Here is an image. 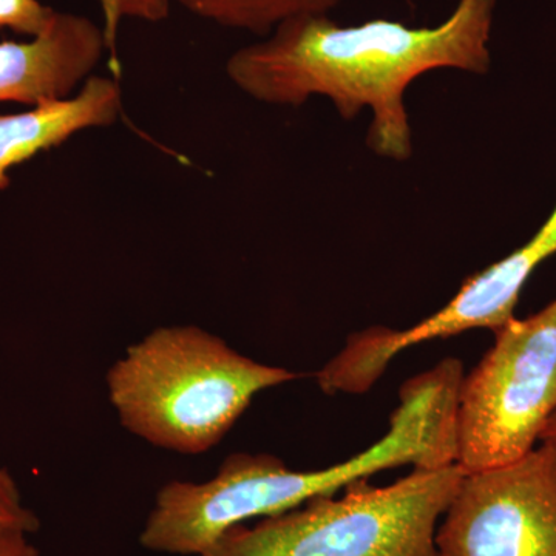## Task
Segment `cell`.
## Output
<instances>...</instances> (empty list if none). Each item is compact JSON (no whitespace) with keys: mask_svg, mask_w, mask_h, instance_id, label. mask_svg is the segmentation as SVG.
Wrapping results in <instances>:
<instances>
[{"mask_svg":"<svg viewBox=\"0 0 556 556\" xmlns=\"http://www.w3.org/2000/svg\"><path fill=\"white\" fill-rule=\"evenodd\" d=\"M495 9L496 0H459L447 20L420 28L388 20L342 27L328 14H303L233 51L226 75L265 104L300 108L324 97L346 121L369 109V150L407 161L413 155L405 108L409 84L439 68L489 73Z\"/></svg>","mask_w":556,"mask_h":556,"instance_id":"6da1fadb","label":"cell"},{"mask_svg":"<svg viewBox=\"0 0 556 556\" xmlns=\"http://www.w3.org/2000/svg\"><path fill=\"white\" fill-rule=\"evenodd\" d=\"M463 362L448 357L409 379L386 437L324 470H291L273 455L236 453L204 482L170 481L156 495L142 529V547L199 556L223 533L249 519L276 517L316 496L336 495L388 468L456 463L457 394Z\"/></svg>","mask_w":556,"mask_h":556,"instance_id":"7a4b0ae2","label":"cell"},{"mask_svg":"<svg viewBox=\"0 0 556 556\" xmlns=\"http://www.w3.org/2000/svg\"><path fill=\"white\" fill-rule=\"evenodd\" d=\"M302 378L233 350L195 325L153 329L108 372L121 426L179 455H201L225 439L262 391Z\"/></svg>","mask_w":556,"mask_h":556,"instance_id":"3957f363","label":"cell"},{"mask_svg":"<svg viewBox=\"0 0 556 556\" xmlns=\"http://www.w3.org/2000/svg\"><path fill=\"white\" fill-rule=\"evenodd\" d=\"M464 473L453 463L413 467L386 486L358 479L340 497L232 527L199 556H438L439 521Z\"/></svg>","mask_w":556,"mask_h":556,"instance_id":"277c9868","label":"cell"},{"mask_svg":"<svg viewBox=\"0 0 556 556\" xmlns=\"http://www.w3.org/2000/svg\"><path fill=\"white\" fill-rule=\"evenodd\" d=\"M556 412V299L514 318L457 394L456 464L466 473L506 466L536 447Z\"/></svg>","mask_w":556,"mask_h":556,"instance_id":"5b68a950","label":"cell"},{"mask_svg":"<svg viewBox=\"0 0 556 556\" xmlns=\"http://www.w3.org/2000/svg\"><path fill=\"white\" fill-rule=\"evenodd\" d=\"M441 521L438 556H556V442L464 473Z\"/></svg>","mask_w":556,"mask_h":556,"instance_id":"8992f818","label":"cell"},{"mask_svg":"<svg viewBox=\"0 0 556 556\" xmlns=\"http://www.w3.org/2000/svg\"><path fill=\"white\" fill-rule=\"evenodd\" d=\"M556 254V206L526 244L506 258L468 278L459 292L433 316L408 329L372 327L351 334L328 362L332 386L346 394H364L402 351L460 334L468 329L496 332L515 318L522 288L541 263Z\"/></svg>","mask_w":556,"mask_h":556,"instance_id":"52a82bcc","label":"cell"},{"mask_svg":"<svg viewBox=\"0 0 556 556\" xmlns=\"http://www.w3.org/2000/svg\"><path fill=\"white\" fill-rule=\"evenodd\" d=\"M108 50L104 28L60 13L30 40L0 42V102L35 105L73 97Z\"/></svg>","mask_w":556,"mask_h":556,"instance_id":"ba28073f","label":"cell"},{"mask_svg":"<svg viewBox=\"0 0 556 556\" xmlns=\"http://www.w3.org/2000/svg\"><path fill=\"white\" fill-rule=\"evenodd\" d=\"M121 112L118 80L93 75L65 100L40 102L13 115L0 113V190L10 188L14 167L60 148L79 131L112 126Z\"/></svg>","mask_w":556,"mask_h":556,"instance_id":"9c48e42d","label":"cell"},{"mask_svg":"<svg viewBox=\"0 0 556 556\" xmlns=\"http://www.w3.org/2000/svg\"><path fill=\"white\" fill-rule=\"evenodd\" d=\"M193 16L232 28L268 36L281 22L303 14H328L340 0H174Z\"/></svg>","mask_w":556,"mask_h":556,"instance_id":"30bf717a","label":"cell"},{"mask_svg":"<svg viewBox=\"0 0 556 556\" xmlns=\"http://www.w3.org/2000/svg\"><path fill=\"white\" fill-rule=\"evenodd\" d=\"M104 16V35L108 50L115 53L121 22L138 20L161 22L170 13V0H98ZM58 11L39 0H0V30L9 28L20 35H40L56 16Z\"/></svg>","mask_w":556,"mask_h":556,"instance_id":"8fae6325","label":"cell"},{"mask_svg":"<svg viewBox=\"0 0 556 556\" xmlns=\"http://www.w3.org/2000/svg\"><path fill=\"white\" fill-rule=\"evenodd\" d=\"M39 518L22 500L20 486L5 467L0 466V535L38 532Z\"/></svg>","mask_w":556,"mask_h":556,"instance_id":"7c38bea8","label":"cell"},{"mask_svg":"<svg viewBox=\"0 0 556 556\" xmlns=\"http://www.w3.org/2000/svg\"><path fill=\"white\" fill-rule=\"evenodd\" d=\"M0 556H39L25 533L0 535Z\"/></svg>","mask_w":556,"mask_h":556,"instance_id":"4fadbf2b","label":"cell"},{"mask_svg":"<svg viewBox=\"0 0 556 556\" xmlns=\"http://www.w3.org/2000/svg\"><path fill=\"white\" fill-rule=\"evenodd\" d=\"M556 442V412L555 415L548 420L546 428H544L543 434H541L540 442Z\"/></svg>","mask_w":556,"mask_h":556,"instance_id":"5bb4252c","label":"cell"}]
</instances>
